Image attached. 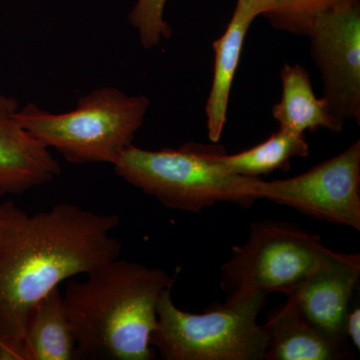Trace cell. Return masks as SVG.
I'll return each instance as SVG.
<instances>
[{
	"mask_svg": "<svg viewBox=\"0 0 360 360\" xmlns=\"http://www.w3.org/2000/svg\"><path fill=\"white\" fill-rule=\"evenodd\" d=\"M316 234L278 220L252 222L248 240L222 265L226 300L283 293L288 297L335 255Z\"/></svg>",
	"mask_w": 360,
	"mask_h": 360,
	"instance_id": "obj_6",
	"label": "cell"
},
{
	"mask_svg": "<svg viewBox=\"0 0 360 360\" xmlns=\"http://www.w3.org/2000/svg\"><path fill=\"white\" fill-rule=\"evenodd\" d=\"M307 37L331 112L359 124L360 1L317 16Z\"/></svg>",
	"mask_w": 360,
	"mask_h": 360,
	"instance_id": "obj_8",
	"label": "cell"
},
{
	"mask_svg": "<svg viewBox=\"0 0 360 360\" xmlns=\"http://www.w3.org/2000/svg\"><path fill=\"white\" fill-rule=\"evenodd\" d=\"M167 2V0H136L130 11L129 23L139 32L144 49H153L163 39L172 37V27L165 18Z\"/></svg>",
	"mask_w": 360,
	"mask_h": 360,
	"instance_id": "obj_17",
	"label": "cell"
},
{
	"mask_svg": "<svg viewBox=\"0 0 360 360\" xmlns=\"http://www.w3.org/2000/svg\"><path fill=\"white\" fill-rule=\"evenodd\" d=\"M360 0H274L264 16L272 27L291 34L307 37L317 16Z\"/></svg>",
	"mask_w": 360,
	"mask_h": 360,
	"instance_id": "obj_16",
	"label": "cell"
},
{
	"mask_svg": "<svg viewBox=\"0 0 360 360\" xmlns=\"http://www.w3.org/2000/svg\"><path fill=\"white\" fill-rule=\"evenodd\" d=\"M20 103L0 94V195L22 194L61 172L49 149L18 122Z\"/></svg>",
	"mask_w": 360,
	"mask_h": 360,
	"instance_id": "obj_10",
	"label": "cell"
},
{
	"mask_svg": "<svg viewBox=\"0 0 360 360\" xmlns=\"http://www.w3.org/2000/svg\"><path fill=\"white\" fill-rule=\"evenodd\" d=\"M258 198L312 219L360 231V141L288 179L255 184Z\"/></svg>",
	"mask_w": 360,
	"mask_h": 360,
	"instance_id": "obj_7",
	"label": "cell"
},
{
	"mask_svg": "<svg viewBox=\"0 0 360 360\" xmlns=\"http://www.w3.org/2000/svg\"><path fill=\"white\" fill-rule=\"evenodd\" d=\"M77 342L63 302L54 288L32 310L22 340V360H75Z\"/></svg>",
	"mask_w": 360,
	"mask_h": 360,
	"instance_id": "obj_14",
	"label": "cell"
},
{
	"mask_svg": "<svg viewBox=\"0 0 360 360\" xmlns=\"http://www.w3.org/2000/svg\"><path fill=\"white\" fill-rule=\"evenodd\" d=\"M265 303L264 295L225 300L194 314L180 310L167 290L158 302L151 347L165 360H262L269 331L257 317Z\"/></svg>",
	"mask_w": 360,
	"mask_h": 360,
	"instance_id": "obj_5",
	"label": "cell"
},
{
	"mask_svg": "<svg viewBox=\"0 0 360 360\" xmlns=\"http://www.w3.org/2000/svg\"><path fill=\"white\" fill-rule=\"evenodd\" d=\"M225 153L217 142L191 141L160 150L131 144L113 167L125 181L170 210L198 213L219 202L250 207L259 200L255 189L258 177L231 172L222 160Z\"/></svg>",
	"mask_w": 360,
	"mask_h": 360,
	"instance_id": "obj_3",
	"label": "cell"
},
{
	"mask_svg": "<svg viewBox=\"0 0 360 360\" xmlns=\"http://www.w3.org/2000/svg\"><path fill=\"white\" fill-rule=\"evenodd\" d=\"M309 153L304 134L279 127L266 141L236 155L225 153L222 160L233 174L258 177L278 169L288 170L292 158H307Z\"/></svg>",
	"mask_w": 360,
	"mask_h": 360,
	"instance_id": "obj_15",
	"label": "cell"
},
{
	"mask_svg": "<svg viewBox=\"0 0 360 360\" xmlns=\"http://www.w3.org/2000/svg\"><path fill=\"white\" fill-rule=\"evenodd\" d=\"M274 0H236V4L246 7L257 15H264L270 8Z\"/></svg>",
	"mask_w": 360,
	"mask_h": 360,
	"instance_id": "obj_19",
	"label": "cell"
},
{
	"mask_svg": "<svg viewBox=\"0 0 360 360\" xmlns=\"http://www.w3.org/2000/svg\"><path fill=\"white\" fill-rule=\"evenodd\" d=\"M264 324L269 338L265 360H341L352 355L347 343L324 335L290 300L271 310Z\"/></svg>",
	"mask_w": 360,
	"mask_h": 360,
	"instance_id": "obj_11",
	"label": "cell"
},
{
	"mask_svg": "<svg viewBox=\"0 0 360 360\" xmlns=\"http://www.w3.org/2000/svg\"><path fill=\"white\" fill-rule=\"evenodd\" d=\"M150 101L127 96L115 87L94 89L78 101L75 110L51 113L30 103L15 113L18 122L47 148L68 162L110 163L131 146Z\"/></svg>",
	"mask_w": 360,
	"mask_h": 360,
	"instance_id": "obj_4",
	"label": "cell"
},
{
	"mask_svg": "<svg viewBox=\"0 0 360 360\" xmlns=\"http://www.w3.org/2000/svg\"><path fill=\"white\" fill-rule=\"evenodd\" d=\"M345 335L348 342L357 350L360 348V307L354 305L348 310L345 321Z\"/></svg>",
	"mask_w": 360,
	"mask_h": 360,
	"instance_id": "obj_18",
	"label": "cell"
},
{
	"mask_svg": "<svg viewBox=\"0 0 360 360\" xmlns=\"http://www.w3.org/2000/svg\"><path fill=\"white\" fill-rule=\"evenodd\" d=\"M360 281L359 253L335 252L288 296L303 316L331 340L347 343L345 321Z\"/></svg>",
	"mask_w": 360,
	"mask_h": 360,
	"instance_id": "obj_9",
	"label": "cell"
},
{
	"mask_svg": "<svg viewBox=\"0 0 360 360\" xmlns=\"http://www.w3.org/2000/svg\"><path fill=\"white\" fill-rule=\"evenodd\" d=\"M283 96L272 108V115L279 127L304 134L319 129L342 131L343 123L331 112L328 101L317 98L309 73L302 66L284 65L281 71Z\"/></svg>",
	"mask_w": 360,
	"mask_h": 360,
	"instance_id": "obj_13",
	"label": "cell"
},
{
	"mask_svg": "<svg viewBox=\"0 0 360 360\" xmlns=\"http://www.w3.org/2000/svg\"><path fill=\"white\" fill-rule=\"evenodd\" d=\"M118 224L116 214L71 203L32 215L0 203V360H22L26 322L44 296L120 257Z\"/></svg>",
	"mask_w": 360,
	"mask_h": 360,
	"instance_id": "obj_1",
	"label": "cell"
},
{
	"mask_svg": "<svg viewBox=\"0 0 360 360\" xmlns=\"http://www.w3.org/2000/svg\"><path fill=\"white\" fill-rule=\"evenodd\" d=\"M174 278L160 269L120 257L70 281L63 302L75 342V360H153L150 338L161 296Z\"/></svg>",
	"mask_w": 360,
	"mask_h": 360,
	"instance_id": "obj_2",
	"label": "cell"
},
{
	"mask_svg": "<svg viewBox=\"0 0 360 360\" xmlns=\"http://www.w3.org/2000/svg\"><path fill=\"white\" fill-rule=\"evenodd\" d=\"M257 18L253 11L236 4L224 34L213 41L214 70L205 106L206 127L212 142H219L221 139L226 123L231 86L240 60L246 33Z\"/></svg>",
	"mask_w": 360,
	"mask_h": 360,
	"instance_id": "obj_12",
	"label": "cell"
}]
</instances>
